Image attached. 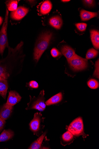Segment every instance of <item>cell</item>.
Segmentation results:
<instances>
[{
	"label": "cell",
	"instance_id": "7402d4cb",
	"mask_svg": "<svg viewBox=\"0 0 99 149\" xmlns=\"http://www.w3.org/2000/svg\"><path fill=\"white\" fill-rule=\"evenodd\" d=\"M7 5L8 10L13 11L17 9L18 2L16 1H10L8 3Z\"/></svg>",
	"mask_w": 99,
	"mask_h": 149
},
{
	"label": "cell",
	"instance_id": "e0dca14e",
	"mask_svg": "<svg viewBox=\"0 0 99 149\" xmlns=\"http://www.w3.org/2000/svg\"><path fill=\"white\" fill-rule=\"evenodd\" d=\"M52 8V5L51 2L49 1H45L41 6L40 12L42 15H46L50 12Z\"/></svg>",
	"mask_w": 99,
	"mask_h": 149
},
{
	"label": "cell",
	"instance_id": "4fadbf2b",
	"mask_svg": "<svg viewBox=\"0 0 99 149\" xmlns=\"http://www.w3.org/2000/svg\"><path fill=\"white\" fill-rule=\"evenodd\" d=\"M49 23L54 28L56 29H60L63 24L61 18L59 16L51 17L49 19Z\"/></svg>",
	"mask_w": 99,
	"mask_h": 149
},
{
	"label": "cell",
	"instance_id": "d4e9b609",
	"mask_svg": "<svg viewBox=\"0 0 99 149\" xmlns=\"http://www.w3.org/2000/svg\"><path fill=\"white\" fill-rule=\"evenodd\" d=\"M51 54L52 57L55 58L62 55L61 52L55 48H53L51 49Z\"/></svg>",
	"mask_w": 99,
	"mask_h": 149
},
{
	"label": "cell",
	"instance_id": "7a4b0ae2",
	"mask_svg": "<svg viewBox=\"0 0 99 149\" xmlns=\"http://www.w3.org/2000/svg\"><path fill=\"white\" fill-rule=\"evenodd\" d=\"M52 36V33L47 31L42 33L39 37L35 45L34 52V59L36 63L48 48Z\"/></svg>",
	"mask_w": 99,
	"mask_h": 149
},
{
	"label": "cell",
	"instance_id": "6da1fadb",
	"mask_svg": "<svg viewBox=\"0 0 99 149\" xmlns=\"http://www.w3.org/2000/svg\"><path fill=\"white\" fill-rule=\"evenodd\" d=\"M23 42H21L15 48L8 46V56L0 60V78L7 79L10 73L19 60L22 59L21 49Z\"/></svg>",
	"mask_w": 99,
	"mask_h": 149
},
{
	"label": "cell",
	"instance_id": "cb8c5ba5",
	"mask_svg": "<svg viewBox=\"0 0 99 149\" xmlns=\"http://www.w3.org/2000/svg\"><path fill=\"white\" fill-rule=\"evenodd\" d=\"M77 28L81 32H84L86 30L87 24L85 23H78L75 24Z\"/></svg>",
	"mask_w": 99,
	"mask_h": 149
},
{
	"label": "cell",
	"instance_id": "2e32d148",
	"mask_svg": "<svg viewBox=\"0 0 99 149\" xmlns=\"http://www.w3.org/2000/svg\"><path fill=\"white\" fill-rule=\"evenodd\" d=\"M90 36L92 44L97 50L99 49V31L95 30L90 31Z\"/></svg>",
	"mask_w": 99,
	"mask_h": 149
},
{
	"label": "cell",
	"instance_id": "52a82bcc",
	"mask_svg": "<svg viewBox=\"0 0 99 149\" xmlns=\"http://www.w3.org/2000/svg\"><path fill=\"white\" fill-rule=\"evenodd\" d=\"M67 62L71 68L75 71L83 70L86 69L88 66L87 60L79 56L76 54Z\"/></svg>",
	"mask_w": 99,
	"mask_h": 149
},
{
	"label": "cell",
	"instance_id": "8fae6325",
	"mask_svg": "<svg viewBox=\"0 0 99 149\" xmlns=\"http://www.w3.org/2000/svg\"><path fill=\"white\" fill-rule=\"evenodd\" d=\"M13 107L4 104L0 109V117L5 120L8 118L12 113Z\"/></svg>",
	"mask_w": 99,
	"mask_h": 149
},
{
	"label": "cell",
	"instance_id": "4dcf8cb0",
	"mask_svg": "<svg viewBox=\"0 0 99 149\" xmlns=\"http://www.w3.org/2000/svg\"><path fill=\"white\" fill-rule=\"evenodd\" d=\"M62 1L64 2H67L70 1H68V0H62Z\"/></svg>",
	"mask_w": 99,
	"mask_h": 149
},
{
	"label": "cell",
	"instance_id": "7c38bea8",
	"mask_svg": "<svg viewBox=\"0 0 99 149\" xmlns=\"http://www.w3.org/2000/svg\"><path fill=\"white\" fill-rule=\"evenodd\" d=\"M60 51L61 53L66 58L67 61L72 58L76 54L72 48L66 45L62 46Z\"/></svg>",
	"mask_w": 99,
	"mask_h": 149
},
{
	"label": "cell",
	"instance_id": "f546056e",
	"mask_svg": "<svg viewBox=\"0 0 99 149\" xmlns=\"http://www.w3.org/2000/svg\"><path fill=\"white\" fill-rule=\"evenodd\" d=\"M3 22V19L2 17H0V25H1L2 23Z\"/></svg>",
	"mask_w": 99,
	"mask_h": 149
},
{
	"label": "cell",
	"instance_id": "5bb4252c",
	"mask_svg": "<svg viewBox=\"0 0 99 149\" xmlns=\"http://www.w3.org/2000/svg\"><path fill=\"white\" fill-rule=\"evenodd\" d=\"M97 15L98 13L96 12L88 11L83 9L80 11V16L82 21H88L97 17Z\"/></svg>",
	"mask_w": 99,
	"mask_h": 149
},
{
	"label": "cell",
	"instance_id": "ba28073f",
	"mask_svg": "<svg viewBox=\"0 0 99 149\" xmlns=\"http://www.w3.org/2000/svg\"><path fill=\"white\" fill-rule=\"evenodd\" d=\"M27 8L24 6H20L12 11L10 14V17L13 19L19 20L23 19L29 12Z\"/></svg>",
	"mask_w": 99,
	"mask_h": 149
},
{
	"label": "cell",
	"instance_id": "83f0119b",
	"mask_svg": "<svg viewBox=\"0 0 99 149\" xmlns=\"http://www.w3.org/2000/svg\"><path fill=\"white\" fill-rule=\"evenodd\" d=\"M28 87L32 89L37 88L39 87V85L36 81H32L28 84Z\"/></svg>",
	"mask_w": 99,
	"mask_h": 149
},
{
	"label": "cell",
	"instance_id": "277c9868",
	"mask_svg": "<svg viewBox=\"0 0 99 149\" xmlns=\"http://www.w3.org/2000/svg\"><path fill=\"white\" fill-rule=\"evenodd\" d=\"M45 91H41L37 97L32 98L30 96V101L27 104L28 107L26 108L27 110L35 109L40 112L44 111L46 109V104L45 103Z\"/></svg>",
	"mask_w": 99,
	"mask_h": 149
},
{
	"label": "cell",
	"instance_id": "8992f818",
	"mask_svg": "<svg viewBox=\"0 0 99 149\" xmlns=\"http://www.w3.org/2000/svg\"><path fill=\"white\" fill-rule=\"evenodd\" d=\"M9 12L6 8L5 20L0 31V55H3L6 47H8L7 31L8 23Z\"/></svg>",
	"mask_w": 99,
	"mask_h": 149
},
{
	"label": "cell",
	"instance_id": "4316f807",
	"mask_svg": "<svg viewBox=\"0 0 99 149\" xmlns=\"http://www.w3.org/2000/svg\"><path fill=\"white\" fill-rule=\"evenodd\" d=\"M99 59L96 62L95 64V70L93 74V76L99 79Z\"/></svg>",
	"mask_w": 99,
	"mask_h": 149
},
{
	"label": "cell",
	"instance_id": "9a60e30c",
	"mask_svg": "<svg viewBox=\"0 0 99 149\" xmlns=\"http://www.w3.org/2000/svg\"><path fill=\"white\" fill-rule=\"evenodd\" d=\"M8 89V84L7 79L0 78V95L6 99Z\"/></svg>",
	"mask_w": 99,
	"mask_h": 149
},
{
	"label": "cell",
	"instance_id": "3957f363",
	"mask_svg": "<svg viewBox=\"0 0 99 149\" xmlns=\"http://www.w3.org/2000/svg\"><path fill=\"white\" fill-rule=\"evenodd\" d=\"M66 129L71 132L75 138L82 136L84 141L89 136L84 132L83 121L80 117L74 120L68 126H66Z\"/></svg>",
	"mask_w": 99,
	"mask_h": 149
},
{
	"label": "cell",
	"instance_id": "5b68a950",
	"mask_svg": "<svg viewBox=\"0 0 99 149\" xmlns=\"http://www.w3.org/2000/svg\"><path fill=\"white\" fill-rule=\"evenodd\" d=\"M45 118L41 112H37L34 114L33 118L30 123L31 130L37 136L43 133L45 125L43 124Z\"/></svg>",
	"mask_w": 99,
	"mask_h": 149
},
{
	"label": "cell",
	"instance_id": "30bf717a",
	"mask_svg": "<svg viewBox=\"0 0 99 149\" xmlns=\"http://www.w3.org/2000/svg\"><path fill=\"white\" fill-rule=\"evenodd\" d=\"M75 138L73 134L71 132L67 130L60 137L61 143L64 146L69 145L73 142L75 140Z\"/></svg>",
	"mask_w": 99,
	"mask_h": 149
},
{
	"label": "cell",
	"instance_id": "d6986e66",
	"mask_svg": "<svg viewBox=\"0 0 99 149\" xmlns=\"http://www.w3.org/2000/svg\"><path fill=\"white\" fill-rule=\"evenodd\" d=\"M62 99V94L61 92H60L51 97L46 101L45 103L47 106L55 104L60 102Z\"/></svg>",
	"mask_w": 99,
	"mask_h": 149
},
{
	"label": "cell",
	"instance_id": "603a6c76",
	"mask_svg": "<svg viewBox=\"0 0 99 149\" xmlns=\"http://www.w3.org/2000/svg\"><path fill=\"white\" fill-rule=\"evenodd\" d=\"M88 86L91 89H96L99 87V83L98 81L95 79H91L87 82Z\"/></svg>",
	"mask_w": 99,
	"mask_h": 149
},
{
	"label": "cell",
	"instance_id": "484cf974",
	"mask_svg": "<svg viewBox=\"0 0 99 149\" xmlns=\"http://www.w3.org/2000/svg\"><path fill=\"white\" fill-rule=\"evenodd\" d=\"M84 5L89 8H92L95 6V3L94 1L92 0H84L82 1Z\"/></svg>",
	"mask_w": 99,
	"mask_h": 149
},
{
	"label": "cell",
	"instance_id": "f1b7e54d",
	"mask_svg": "<svg viewBox=\"0 0 99 149\" xmlns=\"http://www.w3.org/2000/svg\"><path fill=\"white\" fill-rule=\"evenodd\" d=\"M6 123V120L0 117V132H1L3 129Z\"/></svg>",
	"mask_w": 99,
	"mask_h": 149
},
{
	"label": "cell",
	"instance_id": "9c48e42d",
	"mask_svg": "<svg viewBox=\"0 0 99 149\" xmlns=\"http://www.w3.org/2000/svg\"><path fill=\"white\" fill-rule=\"evenodd\" d=\"M21 97L18 93L15 91H11L9 95L6 104L12 106L16 105L21 100Z\"/></svg>",
	"mask_w": 99,
	"mask_h": 149
},
{
	"label": "cell",
	"instance_id": "44dd1931",
	"mask_svg": "<svg viewBox=\"0 0 99 149\" xmlns=\"http://www.w3.org/2000/svg\"><path fill=\"white\" fill-rule=\"evenodd\" d=\"M98 52L94 49L91 48L89 49L87 54L86 59H90L95 58L97 56Z\"/></svg>",
	"mask_w": 99,
	"mask_h": 149
},
{
	"label": "cell",
	"instance_id": "ac0fdd59",
	"mask_svg": "<svg viewBox=\"0 0 99 149\" xmlns=\"http://www.w3.org/2000/svg\"><path fill=\"white\" fill-rule=\"evenodd\" d=\"M47 132H45L36 141L33 142L28 148L29 149H41L42 145L45 137Z\"/></svg>",
	"mask_w": 99,
	"mask_h": 149
},
{
	"label": "cell",
	"instance_id": "ffe728a7",
	"mask_svg": "<svg viewBox=\"0 0 99 149\" xmlns=\"http://www.w3.org/2000/svg\"><path fill=\"white\" fill-rule=\"evenodd\" d=\"M14 136V132L10 130H5L0 135V142L7 141Z\"/></svg>",
	"mask_w": 99,
	"mask_h": 149
}]
</instances>
